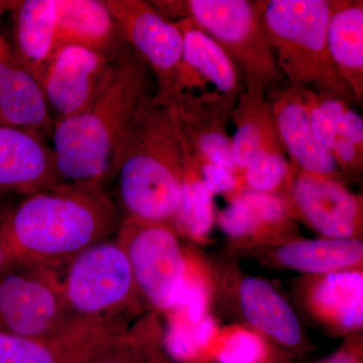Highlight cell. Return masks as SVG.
<instances>
[{
	"instance_id": "1",
	"label": "cell",
	"mask_w": 363,
	"mask_h": 363,
	"mask_svg": "<svg viewBox=\"0 0 363 363\" xmlns=\"http://www.w3.org/2000/svg\"><path fill=\"white\" fill-rule=\"evenodd\" d=\"M123 220L98 182L58 183L11 207L0 238L16 264L58 269L88 248L111 240Z\"/></svg>"
},
{
	"instance_id": "2",
	"label": "cell",
	"mask_w": 363,
	"mask_h": 363,
	"mask_svg": "<svg viewBox=\"0 0 363 363\" xmlns=\"http://www.w3.org/2000/svg\"><path fill=\"white\" fill-rule=\"evenodd\" d=\"M156 96L154 75L128 48L112 65L82 111L52 124V150L60 183L98 182L111 176L119 143L145 105Z\"/></svg>"
},
{
	"instance_id": "3",
	"label": "cell",
	"mask_w": 363,
	"mask_h": 363,
	"mask_svg": "<svg viewBox=\"0 0 363 363\" xmlns=\"http://www.w3.org/2000/svg\"><path fill=\"white\" fill-rule=\"evenodd\" d=\"M123 217L171 227L183 199L180 140L168 107L152 99L126 131L112 162Z\"/></svg>"
},
{
	"instance_id": "4",
	"label": "cell",
	"mask_w": 363,
	"mask_h": 363,
	"mask_svg": "<svg viewBox=\"0 0 363 363\" xmlns=\"http://www.w3.org/2000/svg\"><path fill=\"white\" fill-rule=\"evenodd\" d=\"M332 0H264L262 21L277 66L289 85L357 101L327 47Z\"/></svg>"
},
{
	"instance_id": "5",
	"label": "cell",
	"mask_w": 363,
	"mask_h": 363,
	"mask_svg": "<svg viewBox=\"0 0 363 363\" xmlns=\"http://www.w3.org/2000/svg\"><path fill=\"white\" fill-rule=\"evenodd\" d=\"M169 21L189 20L223 48L243 81L264 86L285 83L267 39L262 14L264 0H154Z\"/></svg>"
},
{
	"instance_id": "6",
	"label": "cell",
	"mask_w": 363,
	"mask_h": 363,
	"mask_svg": "<svg viewBox=\"0 0 363 363\" xmlns=\"http://www.w3.org/2000/svg\"><path fill=\"white\" fill-rule=\"evenodd\" d=\"M57 272L76 317L130 322L142 311L130 260L116 236L81 252Z\"/></svg>"
},
{
	"instance_id": "7",
	"label": "cell",
	"mask_w": 363,
	"mask_h": 363,
	"mask_svg": "<svg viewBox=\"0 0 363 363\" xmlns=\"http://www.w3.org/2000/svg\"><path fill=\"white\" fill-rule=\"evenodd\" d=\"M116 240L128 255L143 302L168 313L188 274L175 231L166 224L123 217Z\"/></svg>"
},
{
	"instance_id": "8",
	"label": "cell",
	"mask_w": 363,
	"mask_h": 363,
	"mask_svg": "<svg viewBox=\"0 0 363 363\" xmlns=\"http://www.w3.org/2000/svg\"><path fill=\"white\" fill-rule=\"evenodd\" d=\"M76 318L67 305L55 269L13 264L0 276V332L45 337Z\"/></svg>"
},
{
	"instance_id": "9",
	"label": "cell",
	"mask_w": 363,
	"mask_h": 363,
	"mask_svg": "<svg viewBox=\"0 0 363 363\" xmlns=\"http://www.w3.org/2000/svg\"><path fill=\"white\" fill-rule=\"evenodd\" d=\"M126 45L149 66L157 104L173 96L183 58V35L145 0H104Z\"/></svg>"
},
{
	"instance_id": "10",
	"label": "cell",
	"mask_w": 363,
	"mask_h": 363,
	"mask_svg": "<svg viewBox=\"0 0 363 363\" xmlns=\"http://www.w3.org/2000/svg\"><path fill=\"white\" fill-rule=\"evenodd\" d=\"M236 101V98L214 89L186 90L161 104L168 107L177 130L196 160L220 164L238 177L227 130Z\"/></svg>"
},
{
	"instance_id": "11",
	"label": "cell",
	"mask_w": 363,
	"mask_h": 363,
	"mask_svg": "<svg viewBox=\"0 0 363 363\" xmlns=\"http://www.w3.org/2000/svg\"><path fill=\"white\" fill-rule=\"evenodd\" d=\"M118 57L80 45H56L39 81L50 111L56 114L55 119L86 108Z\"/></svg>"
},
{
	"instance_id": "12",
	"label": "cell",
	"mask_w": 363,
	"mask_h": 363,
	"mask_svg": "<svg viewBox=\"0 0 363 363\" xmlns=\"http://www.w3.org/2000/svg\"><path fill=\"white\" fill-rule=\"evenodd\" d=\"M128 327L130 322L76 318L45 337L0 332V363H83Z\"/></svg>"
},
{
	"instance_id": "13",
	"label": "cell",
	"mask_w": 363,
	"mask_h": 363,
	"mask_svg": "<svg viewBox=\"0 0 363 363\" xmlns=\"http://www.w3.org/2000/svg\"><path fill=\"white\" fill-rule=\"evenodd\" d=\"M289 203L313 229L331 240H352L362 225V200L342 181L297 171Z\"/></svg>"
},
{
	"instance_id": "14",
	"label": "cell",
	"mask_w": 363,
	"mask_h": 363,
	"mask_svg": "<svg viewBox=\"0 0 363 363\" xmlns=\"http://www.w3.org/2000/svg\"><path fill=\"white\" fill-rule=\"evenodd\" d=\"M58 183L54 150L40 133L0 125V195L26 197Z\"/></svg>"
},
{
	"instance_id": "15",
	"label": "cell",
	"mask_w": 363,
	"mask_h": 363,
	"mask_svg": "<svg viewBox=\"0 0 363 363\" xmlns=\"http://www.w3.org/2000/svg\"><path fill=\"white\" fill-rule=\"evenodd\" d=\"M271 93L267 99L271 104L274 128L296 169L342 181L344 176L330 150L322 145L312 130L298 86H286Z\"/></svg>"
},
{
	"instance_id": "16",
	"label": "cell",
	"mask_w": 363,
	"mask_h": 363,
	"mask_svg": "<svg viewBox=\"0 0 363 363\" xmlns=\"http://www.w3.org/2000/svg\"><path fill=\"white\" fill-rule=\"evenodd\" d=\"M173 23L183 35V58L173 96L182 91L206 90L208 83H211L214 90L238 99L245 83L231 57L190 21Z\"/></svg>"
},
{
	"instance_id": "17",
	"label": "cell",
	"mask_w": 363,
	"mask_h": 363,
	"mask_svg": "<svg viewBox=\"0 0 363 363\" xmlns=\"http://www.w3.org/2000/svg\"><path fill=\"white\" fill-rule=\"evenodd\" d=\"M55 43L80 45L111 57L128 49L104 0H58Z\"/></svg>"
},
{
	"instance_id": "18",
	"label": "cell",
	"mask_w": 363,
	"mask_h": 363,
	"mask_svg": "<svg viewBox=\"0 0 363 363\" xmlns=\"http://www.w3.org/2000/svg\"><path fill=\"white\" fill-rule=\"evenodd\" d=\"M16 63L40 81L55 50L58 0H18L11 2Z\"/></svg>"
},
{
	"instance_id": "19",
	"label": "cell",
	"mask_w": 363,
	"mask_h": 363,
	"mask_svg": "<svg viewBox=\"0 0 363 363\" xmlns=\"http://www.w3.org/2000/svg\"><path fill=\"white\" fill-rule=\"evenodd\" d=\"M52 124L37 79L13 59H0V125L52 135Z\"/></svg>"
},
{
	"instance_id": "20",
	"label": "cell",
	"mask_w": 363,
	"mask_h": 363,
	"mask_svg": "<svg viewBox=\"0 0 363 363\" xmlns=\"http://www.w3.org/2000/svg\"><path fill=\"white\" fill-rule=\"evenodd\" d=\"M241 309L248 323L277 343L298 350L303 332L297 315L266 279L248 277L240 285Z\"/></svg>"
},
{
	"instance_id": "21",
	"label": "cell",
	"mask_w": 363,
	"mask_h": 363,
	"mask_svg": "<svg viewBox=\"0 0 363 363\" xmlns=\"http://www.w3.org/2000/svg\"><path fill=\"white\" fill-rule=\"evenodd\" d=\"M327 47L358 104L363 100V1L332 0Z\"/></svg>"
},
{
	"instance_id": "22",
	"label": "cell",
	"mask_w": 363,
	"mask_h": 363,
	"mask_svg": "<svg viewBox=\"0 0 363 363\" xmlns=\"http://www.w3.org/2000/svg\"><path fill=\"white\" fill-rule=\"evenodd\" d=\"M243 83L245 87L231 116L235 125V133L231 138V155L238 186L240 177L255 150L274 131L271 104L264 93L266 86L255 80H245Z\"/></svg>"
},
{
	"instance_id": "23",
	"label": "cell",
	"mask_w": 363,
	"mask_h": 363,
	"mask_svg": "<svg viewBox=\"0 0 363 363\" xmlns=\"http://www.w3.org/2000/svg\"><path fill=\"white\" fill-rule=\"evenodd\" d=\"M281 196L240 190L218 215L222 230L231 238H245L286 225L292 215Z\"/></svg>"
},
{
	"instance_id": "24",
	"label": "cell",
	"mask_w": 363,
	"mask_h": 363,
	"mask_svg": "<svg viewBox=\"0 0 363 363\" xmlns=\"http://www.w3.org/2000/svg\"><path fill=\"white\" fill-rule=\"evenodd\" d=\"M276 257L289 269L324 276L357 266L362 260L363 245L357 238L297 240L281 245Z\"/></svg>"
},
{
	"instance_id": "25",
	"label": "cell",
	"mask_w": 363,
	"mask_h": 363,
	"mask_svg": "<svg viewBox=\"0 0 363 363\" xmlns=\"http://www.w3.org/2000/svg\"><path fill=\"white\" fill-rule=\"evenodd\" d=\"M312 303L322 316L344 331L359 328L363 322L362 272L346 269L324 274L313 289Z\"/></svg>"
},
{
	"instance_id": "26",
	"label": "cell",
	"mask_w": 363,
	"mask_h": 363,
	"mask_svg": "<svg viewBox=\"0 0 363 363\" xmlns=\"http://www.w3.org/2000/svg\"><path fill=\"white\" fill-rule=\"evenodd\" d=\"M295 176L296 168L286 157L274 128L248 162L240 179V191L279 195L289 201Z\"/></svg>"
},
{
	"instance_id": "27",
	"label": "cell",
	"mask_w": 363,
	"mask_h": 363,
	"mask_svg": "<svg viewBox=\"0 0 363 363\" xmlns=\"http://www.w3.org/2000/svg\"><path fill=\"white\" fill-rule=\"evenodd\" d=\"M83 363H168L162 338L147 337L142 325L128 327Z\"/></svg>"
},
{
	"instance_id": "28",
	"label": "cell",
	"mask_w": 363,
	"mask_h": 363,
	"mask_svg": "<svg viewBox=\"0 0 363 363\" xmlns=\"http://www.w3.org/2000/svg\"><path fill=\"white\" fill-rule=\"evenodd\" d=\"M318 94V93H317ZM324 111L328 114L336 135L352 143L363 152V119L350 104L337 97L318 94Z\"/></svg>"
},
{
	"instance_id": "29",
	"label": "cell",
	"mask_w": 363,
	"mask_h": 363,
	"mask_svg": "<svg viewBox=\"0 0 363 363\" xmlns=\"http://www.w3.org/2000/svg\"><path fill=\"white\" fill-rule=\"evenodd\" d=\"M266 346L262 338L250 331H236L226 339L218 353V363H262Z\"/></svg>"
},
{
	"instance_id": "30",
	"label": "cell",
	"mask_w": 363,
	"mask_h": 363,
	"mask_svg": "<svg viewBox=\"0 0 363 363\" xmlns=\"http://www.w3.org/2000/svg\"><path fill=\"white\" fill-rule=\"evenodd\" d=\"M298 91H300L301 101L304 106L313 131L322 145L331 152L337 135L334 130L333 124L328 114L322 107L319 96L315 91L307 87H298Z\"/></svg>"
},
{
	"instance_id": "31",
	"label": "cell",
	"mask_w": 363,
	"mask_h": 363,
	"mask_svg": "<svg viewBox=\"0 0 363 363\" xmlns=\"http://www.w3.org/2000/svg\"><path fill=\"white\" fill-rule=\"evenodd\" d=\"M196 161L199 166L203 183L210 194L212 196L230 194V193L235 194L238 192L240 190L238 179L233 171L213 162L198 161V160Z\"/></svg>"
},
{
	"instance_id": "32",
	"label": "cell",
	"mask_w": 363,
	"mask_h": 363,
	"mask_svg": "<svg viewBox=\"0 0 363 363\" xmlns=\"http://www.w3.org/2000/svg\"><path fill=\"white\" fill-rule=\"evenodd\" d=\"M331 155L343 176L358 175L363 169V152L352 143L337 136L331 150Z\"/></svg>"
},
{
	"instance_id": "33",
	"label": "cell",
	"mask_w": 363,
	"mask_h": 363,
	"mask_svg": "<svg viewBox=\"0 0 363 363\" xmlns=\"http://www.w3.org/2000/svg\"><path fill=\"white\" fill-rule=\"evenodd\" d=\"M317 363H362V348L359 343H347L330 357Z\"/></svg>"
},
{
	"instance_id": "34",
	"label": "cell",
	"mask_w": 363,
	"mask_h": 363,
	"mask_svg": "<svg viewBox=\"0 0 363 363\" xmlns=\"http://www.w3.org/2000/svg\"><path fill=\"white\" fill-rule=\"evenodd\" d=\"M190 326L192 327L196 343L199 350H201L202 348L206 347L214 335V320L206 315L199 323L190 325Z\"/></svg>"
},
{
	"instance_id": "35",
	"label": "cell",
	"mask_w": 363,
	"mask_h": 363,
	"mask_svg": "<svg viewBox=\"0 0 363 363\" xmlns=\"http://www.w3.org/2000/svg\"><path fill=\"white\" fill-rule=\"evenodd\" d=\"M1 225V224H0ZM13 264L11 259H9V253H7L6 247H4V242L0 238V276Z\"/></svg>"
},
{
	"instance_id": "36",
	"label": "cell",
	"mask_w": 363,
	"mask_h": 363,
	"mask_svg": "<svg viewBox=\"0 0 363 363\" xmlns=\"http://www.w3.org/2000/svg\"><path fill=\"white\" fill-rule=\"evenodd\" d=\"M9 196L0 195V224L2 223L4 219L6 218V214L11 209L13 205L7 200Z\"/></svg>"
},
{
	"instance_id": "37",
	"label": "cell",
	"mask_w": 363,
	"mask_h": 363,
	"mask_svg": "<svg viewBox=\"0 0 363 363\" xmlns=\"http://www.w3.org/2000/svg\"><path fill=\"white\" fill-rule=\"evenodd\" d=\"M0 59H13L11 45L1 37H0Z\"/></svg>"
},
{
	"instance_id": "38",
	"label": "cell",
	"mask_w": 363,
	"mask_h": 363,
	"mask_svg": "<svg viewBox=\"0 0 363 363\" xmlns=\"http://www.w3.org/2000/svg\"><path fill=\"white\" fill-rule=\"evenodd\" d=\"M11 2L6 1V0H0V16L4 13V11H9L11 6Z\"/></svg>"
}]
</instances>
